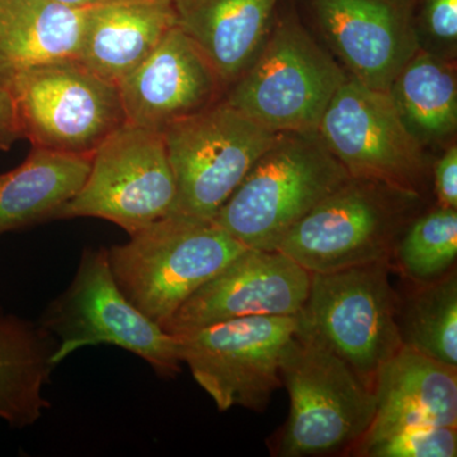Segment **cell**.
I'll list each match as a JSON object with an SVG mask.
<instances>
[{
	"label": "cell",
	"mask_w": 457,
	"mask_h": 457,
	"mask_svg": "<svg viewBox=\"0 0 457 457\" xmlns=\"http://www.w3.org/2000/svg\"><path fill=\"white\" fill-rule=\"evenodd\" d=\"M317 132H279L213 222L246 248L276 251L319 203L347 182Z\"/></svg>",
	"instance_id": "6da1fadb"
},
{
	"label": "cell",
	"mask_w": 457,
	"mask_h": 457,
	"mask_svg": "<svg viewBox=\"0 0 457 457\" xmlns=\"http://www.w3.org/2000/svg\"><path fill=\"white\" fill-rule=\"evenodd\" d=\"M107 249L114 281L159 326L245 251L213 221L170 213Z\"/></svg>",
	"instance_id": "7a4b0ae2"
},
{
	"label": "cell",
	"mask_w": 457,
	"mask_h": 457,
	"mask_svg": "<svg viewBox=\"0 0 457 457\" xmlns=\"http://www.w3.org/2000/svg\"><path fill=\"white\" fill-rule=\"evenodd\" d=\"M348 79L294 9L273 20L260 53L228 87L231 107L273 132H317L337 90Z\"/></svg>",
	"instance_id": "3957f363"
},
{
	"label": "cell",
	"mask_w": 457,
	"mask_h": 457,
	"mask_svg": "<svg viewBox=\"0 0 457 457\" xmlns=\"http://www.w3.org/2000/svg\"><path fill=\"white\" fill-rule=\"evenodd\" d=\"M290 414L279 456L321 455L357 445L374 420L376 396L318 338L297 329L281 361Z\"/></svg>",
	"instance_id": "277c9868"
},
{
	"label": "cell",
	"mask_w": 457,
	"mask_h": 457,
	"mask_svg": "<svg viewBox=\"0 0 457 457\" xmlns=\"http://www.w3.org/2000/svg\"><path fill=\"white\" fill-rule=\"evenodd\" d=\"M390 262L312 273L297 329L324 343L374 392L378 371L402 350Z\"/></svg>",
	"instance_id": "5b68a950"
},
{
	"label": "cell",
	"mask_w": 457,
	"mask_h": 457,
	"mask_svg": "<svg viewBox=\"0 0 457 457\" xmlns=\"http://www.w3.org/2000/svg\"><path fill=\"white\" fill-rule=\"evenodd\" d=\"M40 324L56 339L53 362L88 345H111L146 361L163 378L180 371L176 336L143 314L114 281L106 248L83 251L73 281Z\"/></svg>",
	"instance_id": "8992f818"
},
{
	"label": "cell",
	"mask_w": 457,
	"mask_h": 457,
	"mask_svg": "<svg viewBox=\"0 0 457 457\" xmlns=\"http://www.w3.org/2000/svg\"><path fill=\"white\" fill-rule=\"evenodd\" d=\"M33 147L92 155L126 122L119 87L79 59L47 62L0 78Z\"/></svg>",
	"instance_id": "52a82bcc"
},
{
	"label": "cell",
	"mask_w": 457,
	"mask_h": 457,
	"mask_svg": "<svg viewBox=\"0 0 457 457\" xmlns=\"http://www.w3.org/2000/svg\"><path fill=\"white\" fill-rule=\"evenodd\" d=\"M420 198L350 179L297 222L276 251L311 273L390 262L407 212Z\"/></svg>",
	"instance_id": "ba28073f"
},
{
	"label": "cell",
	"mask_w": 457,
	"mask_h": 457,
	"mask_svg": "<svg viewBox=\"0 0 457 457\" xmlns=\"http://www.w3.org/2000/svg\"><path fill=\"white\" fill-rule=\"evenodd\" d=\"M162 134L176 179L173 213L201 221H213L278 135L222 98Z\"/></svg>",
	"instance_id": "9c48e42d"
},
{
	"label": "cell",
	"mask_w": 457,
	"mask_h": 457,
	"mask_svg": "<svg viewBox=\"0 0 457 457\" xmlns=\"http://www.w3.org/2000/svg\"><path fill=\"white\" fill-rule=\"evenodd\" d=\"M297 317H246L176 335L180 362L220 411H263L282 386L281 361Z\"/></svg>",
	"instance_id": "30bf717a"
},
{
	"label": "cell",
	"mask_w": 457,
	"mask_h": 457,
	"mask_svg": "<svg viewBox=\"0 0 457 457\" xmlns=\"http://www.w3.org/2000/svg\"><path fill=\"white\" fill-rule=\"evenodd\" d=\"M176 201L163 134L125 122L93 153L86 182L55 219H104L130 236L173 213Z\"/></svg>",
	"instance_id": "8fae6325"
},
{
	"label": "cell",
	"mask_w": 457,
	"mask_h": 457,
	"mask_svg": "<svg viewBox=\"0 0 457 457\" xmlns=\"http://www.w3.org/2000/svg\"><path fill=\"white\" fill-rule=\"evenodd\" d=\"M318 134L351 179L420 197L427 173L422 141L390 93L348 77L324 112Z\"/></svg>",
	"instance_id": "7c38bea8"
},
{
	"label": "cell",
	"mask_w": 457,
	"mask_h": 457,
	"mask_svg": "<svg viewBox=\"0 0 457 457\" xmlns=\"http://www.w3.org/2000/svg\"><path fill=\"white\" fill-rule=\"evenodd\" d=\"M312 273L278 251L245 249L183 303L164 324L170 335L246 317L302 312Z\"/></svg>",
	"instance_id": "4fadbf2b"
},
{
	"label": "cell",
	"mask_w": 457,
	"mask_h": 457,
	"mask_svg": "<svg viewBox=\"0 0 457 457\" xmlns=\"http://www.w3.org/2000/svg\"><path fill=\"white\" fill-rule=\"evenodd\" d=\"M324 38L369 88L390 92L420 50L417 0H309Z\"/></svg>",
	"instance_id": "5bb4252c"
},
{
	"label": "cell",
	"mask_w": 457,
	"mask_h": 457,
	"mask_svg": "<svg viewBox=\"0 0 457 457\" xmlns=\"http://www.w3.org/2000/svg\"><path fill=\"white\" fill-rule=\"evenodd\" d=\"M117 87L126 122L158 132L212 106L227 89L179 25Z\"/></svg>",
	"instance_id": "9a60e30c"
},
{
	"label": "cell",
	"mask_w": 457,
	"mask_h": 457,
	"mask_svg": "<svg viewBox=\"0 0 457 457\" xmlns=\"http://www.w3.org/2000/svg\"><path fill=\"white\" fill-rule=\"evenodd\" d=\"M176 26L173 0H107L86 9L79 60L117 86Z\"/></svg>",
	"instance_id": "2e32d148"
},
{
	"label": "cell",
	"mask_w": 457,
	"mask_h": 457,
	"mask_svg": "<svg viewBox=\"0 0 457 457\" xmlns=\"http://www.w3.org/2000/svg\"><path fill=\"white\" fill-rule=\"evenodd\" d=\"M281 0H173L177 25L228 88L263 46Z\"/></svg>",
	"instance_id": "e0dca14e"
},
{
	"label": "cell",
	"mask_w": 457,
	"mask_h": 457,
	"mask_svg": "<svg viewBox=\"0 0 457 457\" xmlns=\"http://www.w3.org/2000/svg\"><path fill=\"white\" fill-rule=\"evenodd\" d=\"M376 411L368 432L405 423L457 426V368L408 345L378 371Z\"/></svg>",
	"instance_id": "ac0fdd59"
},
{
	"label": "cell",
	"mask_w": 457,
	"mask_h": 457,
	"mask_svg": "<svg viewBox=\"0 0 457 457\" xmlns=\"http://www.w3.org/2000/svg\"><path fill=\"white\" fill-rule=\"evenodd\" d=\"M86 9L56 0H0V78L79 59Z\"/></svg>",
	"instance_id": "d6986e66"
},
{
	"label": "cell",
	"mask_w": 457,
	"mask_h": 457,
	"mask_svg": "<svg viewBox=\"0 0 457 457\" xmlns=\"http://www.w3.org/2000/svg\"><path fill=\"white\" fill-rule=\"evenodd\" d=\"M92 155L33 147L22 164L0 174V236L55 219L82 188Z\"/></svg>",
	"instance_id": "ffe728a7"
},
{
	"label": "cell",
	"mask_w": 457,
	"mask_h": 457,
	"mask_svg": "<svg viewBox=\"0 0 457 457\" xmlns=\"http://www.w3.org/2000/svg\"><path fill=\"white\" fill-rule=\"evenodd\" d=\"M56 339L41 324L0 312V420L13 428L35 425L50 407L44 396Z\"/></svg>",
	"instance_id": "44dd1931"
},
{
	"label": "cell",
	"mask_w": 457,
	"mask_h": 457,
	"mask_svg": "<svg viewBox=\"0 0 457 457\" xmlns=\"http://www.w3.org/2000/svg\"><path fill=\"white\" fill-rule=\"evenodd\" d=\"M389 93L420 139V135L441 139L456 130V73L442 57L418 51L400 71Z\"/></svg>",
	"instance_id": "7402d4cb"
},
{
	"label": "cell",
	"mask_w": 457,
	"mask_h": 457,
	"mask_svg": "<svg viewBox=\"0 0 457 457\" xmlns=\"http://www.w3.org/2000/svg\"><path fill=\"white\" fill-rule=\"evenodd\" d=\"M420 286L408 297L398 326L403 343L431 359L457 368V278L455 272Z\"/></svg>",
	"instance_id": "603a6c76"
},
{
	"label": "cell",
	"mask_w": 457,
	"mask_h": 457,
	"mask_svg": "<svg viewBox=\"0 0 457 457\" xmlns=\"http://www.w3.org/2000/svg\"><path fill=\"white\" fill-rule=\"evenodd\" d=\"M456 255L457 209L441 206L418 218L394 251L400 269L416 282L446 275Z\"/></svg>",
	"instance_id": "cb8c5ba5"
},
{
	"label": "cell",
	"mask_w": 457,
	"mask_h": 457,
	"mask_svg": "<svg viewBox=\"0 0 457 457\" xmlns=\"http://www.w3.org/2000/svg\"><path fill=\"white\" fill-rule=\"evenodd\" d=\"M456 427L405 423L366 432L357 453L370 457H455Z\"/></svg>",
	"instance_id": "d4e9b609"
},
{
	"label": "cell",
	"mask_w": 457,
	"mask_h": 457,
	"mask_svg": "<svg viewBox=\"0 0 457 457\" xmlns=\"http://www.w3.org/2000/svg\"><path fill=\"white\" fill-rule=\"evenodd\" d=\"M420 18L427 33L436 41L456 44L457 0H422Z\"/></svg>",
	"instance_id": "484cf974"
},
{
	"label": "cell",
	"mask_w": 457,
	"mask_h": 457,
	"mask_svg": "<svg viewBox=\"0 0 457 457\" xmlns=\"http://www.w3.org/2000/svg\"><path fill=\"white\" fill-rule=\"evenodd\" d=\"M435 186L441 207L457 209V147L450 146L435 165Z\"/></svg>",
	"instance_id": "4316f807"
},
{
	"label": "cell",
	"mask_w": 457,
	"mask_h": 457,
	"mask_svg": "<svg viewBox=\"0 0 457 457\" xmlns=\"http://www.w3.org/2000/svg\"><path fill=\"white\" fill-rule=\"evenodd\" d=\"M22 139L18 125L16 107L11 93L0 82V150L11 149L17 140Z\"/></svg>",
	"instance_id": "83f0119b"
},
{
	"label": "cell",
	"mask_w": 457,
	"mask_h": 457,
	"mask_svg": "<svg viewBox=\"0 0 457 457\" xmlns=\"http://www.w3.org/2000/svg\"><path fill=\"white\" fill-rule=\"evenodd\" d=\"M56 2L71 8L88 9L102 4V3L107 2V0H56Z\"/></svg>",
	"instance_id": "f1b7e54d"
}]
</instances>
